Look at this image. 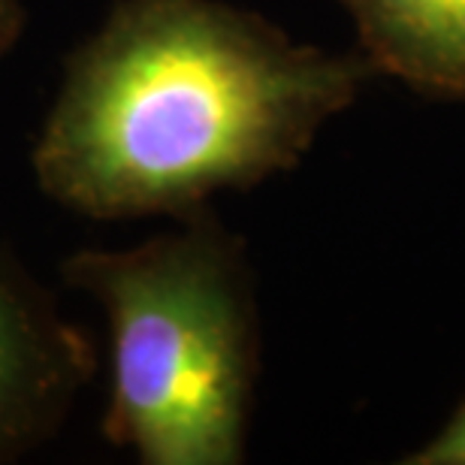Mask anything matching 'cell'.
<instances>
[{"mask_svg": "<svg viewBox=\"0 0 465 465\" xmlns=\"http://www.w3.org/2000/svg\"><path fill=\"white\" fill-rule=\"evenodd\" d=\"M375 73L420 94L465 100V0H341Z\"/></svg>", "mask_w": 465, "mask_h": 465, "instance_id": "4", "label": "cell"}, {"mask_svg": "<svg viewBox=\"0 0 465 465\" xmlns=\"http://www.w3.org/2000/svg\"><path fill=\"white\" fill-rule=\"evenodd\" d=\"M408 465H465V402L430 444L405 457Z\"/></svg>", "mask_w": 465, "mask_h": 465, "instance_id": "5", "label": "cell"}, {"mask_svg": "<svg viewBox=\"0 0 465 465\" xmlns=\"http://www.w3.org/2000/svg\"><path fill=\"white\" fill-rule=\"evenodd\" d=\"M22 27H25L22 0H0V54L18 40Z\"/></svg>", "mask_w": 465, "mask_h": 465, "instance_id": "6", "label": "cell"}, {"mask_svg": "<svg viewBox=\"0 0 465 465\" xmlns=\"http://www.w3.org/2000/svg\"><path fill=\"white\" fill-rule=\"evenodd\" d=\"M375 67L221 0H118L64 64L31 166L97 221L184 218L293 170Z\"/></svg>", "mask_w": 465, "mask_h": 465, "instance_id": "1", "label": "cell"}, {"mask_svg": "<svg viewBox=\"0 0 465 465\" xmlns=\"http://www.w3.org/2000/svg\"><path fill=\"white\" fill-rule=\"evenodd\" d=\"M94 345L0 236V462L27 457L94 378Z\"/></svg>", "mask_w": 465, "mask_h": 465, "instance_id": "3", "label": "cell"}, {"mask_svg": "<svg viewBox=\"0 0 465 465\" xmlns=\"http://www.w3.org/2000/svg\"><path fill=\"white\" fill-rule=\"evenodd\" d=\"M134 248H79L64 284L109 323L104 435L145 465H239L260 369L245 242L203 206Z\"/></svg>", "mask_w": 465, "mask_h": 465, "instance_id": "2", "label": "cell"}]
</instances>
